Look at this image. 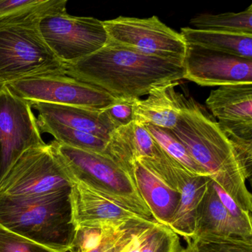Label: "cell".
Returning a JSON list of instances; mask_svg holds the SVG:
<instances>
[{"label": "cell", "mask_w": 252, "mask_h": 252, "mask_svg": "<svg viewBox=\"0 0 252 252\" xmlns=\"http://www.w3.org/2000/svg\"><path fill=\"white\" fill-rule=\"evenodd\" d=\"M37 26L45 44L64 64L94 54L108 41L103 21L69 15L67 11L45 16Z\"/></svg>", "instance_id": "cell-8"}, {"label": "cell", "mask_w": 252, "mask_h": 252, "mask_svg": "<svg viewBox=\"0 0 252 252\" xmlns=\"http://www.w3.org/2000/svg\"><path fill=\"white\" fill-rule=\"evenodd\" d=\"M153 219H141L103 228L101 241L94 249L79 252H122Z\"/></svg>", "instance_id": "cell-25"}, {"label": "cell", "mask_w": 252, "mask_h": 252, "mask_svg": "<svg viewBox=\"0 0 252 252\" xmlns=\"http://www.w3.org/2000/svg\"><path fill=\"white\" fill-rule=\"evenodd\" d=\"M160 148L171 158L193 175L209 176L204 170L191 158L184 145L169 132L153 125H144Z\"/></svg>", "instance_id": "cell-27"}, {"label": "cell", "mask_w": 252, "mask_h": 252, "mask_svg": "<svg viewBox=\"0 0 252 252\" xmlns=\"http://www.w3.org/2000/svg\"><path fill=\"white\" fill-rule=\"evenodd\" d=\"M160 147L144 125L134 121L112 132L107 142L106 156L130 172L135 160L153 158L158 156Z\"/></svg>", "instance_id": "cell-14"}, {"label": "cell", "mask_w": 252, "mask_h": 252, "mask_svg": "<svg viewBox=\"0 0 252 252\" xmlns=\"http://www.w3.org/2000/svg\"><path fill=\"white\" fill-rule=\"evenodd\" d=\"M187 241L182 252H252V237L203 235Z\"/></svg>", "instance_id": "cell-26"}, {"label": "cell", "mask_w": 252, "mask_h": 252, "mask_svg": "<svg viewBox=\"0 0 252 252\" xmlns=\"http://www.w3.org/2000/svg\"><path fill=\"white\" fill-rule=\"evenodd\" d=\"M211 181L209 176L192 175L180 191L181 199L168 227L186 240L194 235L197 207Z\"/></svg>", "instance_id": "cell-20"}, {"label": "cell", "mask_w": 252, "mask_h": 252, "mask_svg": "<svg viewBox=\"0 0 252 252\" xmlns=\"http://www.w3.org/2000/svg\"><path fill=\"white\" fill-rule=\"evenodd\" d=\"M184 79L203 87L252 84V60L187 45Z\"/></svg>", "instance_id": "cell-11"}, {"label": "cell", "mask_w": 252, "mask_h": 252, "mask_svg": "<svg viewBox=\"0 0 252 252\" xmlns=\"http://www.w3.org/2000/svg\"><path fill=\"white\" fill-rule=\"evenodd\" d=\"M169 131L211 180L243 210L252 214V194L246 187V178L234 147L204 107L184 96L179 120Z\"/></svg>", "instance_id": "cell-2"}, {"label": "cell", "mask_w": 252, "mask_h": 252, "mask_svg": "<svg viewBox=\"0 0 252 252\" xmlns=\"http://www.w3.org/2000/svg\"><path fill=\"white\" fill-rule=\"evenodd\" d=\"M183 249L178 235L153 219L122 252H182Z\"/></svg>", "instance_id": "cell-22"}, {"label": "cell", "mask_w": 252, "mask_h": 252, "mask_svg": "<svg viewBox=\"0 0 252 252\" xmlns=\"http://www.w3.org/2000/svg\"><path fill=\"white\" fill-rule=\"evenodd\" d=\"M178 82L160 85L150 91L145 99L134 101L135 122L162 129L175 128L182 112L184 95L175 91Z\"/></svg>", "instance_id": "cell-15"}, {"label": "cell", "mask_w": 252, "mask_h": 252, "mask_svg": "<svg viewBox=\"0 0 252 252\" xmlns=\"http://www.w3.org/2000/svg\"><path fill=\"white\" fill-rule=\"evenodd\" d=\"M70 181L51 144L25 152L0 179V195L44 197L71 189Z\"/></svg>", "instance_id": "cell-6"}, {"label": "cell", "mask_w": 252, "mask_h": 252, "mask_svg": "<svg viewBox=\"0 0 252 252\" xmlns=\"http://www.w3.org/2000/svg\"><path fill=\"white\" fill-rule=\"evenodd\" d=\"M132 177L153 219L168 227L176 212L181 194L138 160L132 165Z\"/></svg>", "instance_id": "cell-16"}, {"label": "cell", "mask_w": 252, "mask_h": 252, "mask_svg": "<svg viewBox=\"0 0 252 252\" xmlns=\"http://www.w3.org/2000/svg\"><path fill=\"white\" fill-rule=\"evenodd\" d=\"M206 105L224 132L252 139V84L219 87L211 91Z\"/></svg>", "instance_id": "cell-13"}, {"label": "cell", "mask_w": 252, "mask_h": 252, "mask_svg": "<svg viewBox=\"0 0 252 252\" xmlns=\"http://www.w3.org/2000/svg\"><path fill=\"white\" fill-rule=\"evenodd\" d=\"M67 0H0V26L37 23L48 14L67 11Z\"/></svg>", "instance_id": "cell-21"}, {"label": "cell", "mask_w": 252, "mask_h": 252, "mask_svg": "<svg viewBox=\"0 0 252 252\" xmlns=\"http://www.w3.org/2000/svg\"><path fill=\"white\" fill-rule=\"evenodd\" d=\"M192 29L237 34L252 35V5L239 13H202L190 20Z\"/></svg>", "instance_id": "cell-23"}, {"label": "cell", "mask_w": 252, "mask_h": 252, "mask_svg": "<svg viewBox=\"0 0 252 252\" xmlns=\"http://www.w3.org/2000/svg\"><path fill=\"white\" fill-rule=\"evenodd\" d=\"M38 112V121L60 124L108 141L113 131L101 110L46 103H30Z\"/></svg>", "instance_id": "cell-17"}, {"label": "cell", "mask_w": 252, "mask_h": 252, "mask_svg": "<svg viewBox=\"0 0 252 252\" xmlns=\"http://www.w3.org/2000/svg\"><path fill=\"white\" fill-rule=\"evenodd\" d=\"M10 89L29 103H46L103 110L116 99L104 90L67 75L36 76L17 81Z\"/></svg>", "instance_id": "cell-10"}, {"label": "cell", "mask_w": 252, "mask_h": 252, "mask_svg": "<svg viewBox=\"0 0 252 252\" xmlns=\"http://www.w3.org/2000/svg\"><path fill=\"white\" fill-rule=\"evenodd\" d=\"M203 235L252 237V232L231 218L214 189L212 181L197 207L192 238Z\"/></svg>", "instance_id": "cell-18"}, {"label": "cell", "mask_w": 252, "mask_h": 252, "mask_svg": "<svg viewBox=\"0 0 252 252\" xmlns=\"http://www.w3.org/2000/svg\"><path fill=\"white\" fill-rule=\"evenodd\" d=\"M212 185L216 191L220 200L228 211L231 218L242 227L252 232V214L248 213L241 209L228 194H227L218 184L212 181Z\"/></svg>", "instance_id": "cell-30"}, {"label": "cell", "mask_w": 252, "mask_h": 252, "mask_svg": "<svg viewBox=\"0 0 252 252\" xmlns=\"http://www.w3.org/2000/svg\"><path fill=\"white\" fill-rule=\"evenodd\" d=\"M108 41L147 57L184 64L187 44L181 33L150 18L121 17L103 21Z\"/></svg>", "instance_id": "cell-7"}, {"label": "cell", "mask_w": 252, "mask_h": 252, "mask_svg": "<svg viewBox=\"0 0 252 252\" xmlns=\"http://www.w3.org/2000/svg\"><path fill=\"white\" fill-rule=\"evenodd\" d=\"M37 122L41 133L44 132L53 135L55 141L60 144L72 148L94 152L106 156L108 141L103 138L60 124L38 120Z\"/></svg>", "instance_id": "cell-24"}, {"label": "cell", "mask_w": 252, "mask_h": 252, "mask_svg": "<svg viewBox=\"0 0 252 252\" xmlns=\"http://www.w3.org/2000/svg\"><path fill=\"white\" fill-rule=\"evenodd\" d=\"M45 144L30 103L0 87V179L25 152Z\"/></svg>", "instance_id": "cell-9"}, {"label": "cell", "mask_w": 252, "mask_h": 252, "mask_svg": "<svg viewBox=\"0 0 252 252\" xmlns=\"http://www.w3.org/2000/svg\"><path fill=\"white\" fill-rule=\"evenodd\" d=\"M181 35L187 45L213 52L252 60V35L182 28Z\"/></svg>", "instance_id": "cell-19"}, {"label": "cell", "mask_w": 252, "mask_h": 252, "mask_svg": "<svg viewBox=\"0 0 252 252\" xmlns=\"http://www.w3.org/2000/svg\"><path fill=\"white\" fill-rule=\"evenodd\" d=\"M0 252H58L0 225Z\"/></svg>", "instance_id": "cell-28"}, {"label": "cell", "mask_w": 252, "mask_h": 252, "mask_svg": "<svg viewBox=\"0 0 252 252\" xmlns=\"http://www.w3.org/2000/svg\"><path fill=\"white\" fill-rule=\"evenodd\" d=\"M65 74L116 98L137 99L160 85L184 79L183 63L147 57L107 41L96 52L64 64Z\"/></svg>", "instance_id": "cell-1"}, {"label": "cell", "mask_w": 252, "mask_h": 252, "mask_svg": "<svg viewBox=\"0 0 252 252\" xmlns=\"http://www.w3.org/2000/svg\"><path fill=\"white\" fill-rule=\"evenodd\" d=\"M51 147L73 184L104 194L132 212L153 219L130 172L105 155L51 141Z\"/></svg>", "instance_id": "cell-4"}, {"label": "cell", "mask_w": 252, "mask_h": 252, "mask_svg": "<svg viewBox=\"0 0 252 252\" xmlns=\"http://www.w3.org/2000/svg\"><path fill=\"white\" fill-rule=\"evenodd\" d=\"M134 101L135 99L116 98L114 102L101 110L113 130L134 122Z\"/></svg>", "instance_id": "cell-29"}, {"label": "cell", "mask_w": 252, "mask_h": 252, "mask_svg": "<svg viewBox=\"0 0 252 252\" xmlns=\"http://www.w3.org/2000/svg\"><path fill=\"white\" fill-rule=\"evenodd\" d=\"M73 220L78 231L123 225L131 221L147 219L122 206L116 200L80 184L70 190Z\"/></svg>", "instance_id": "cell-12"}, {"label": "cell", "mask_w": 252, "mask_h": 252, "mask_svg": "<svg viewBox=\"0 0 252 252\" xmlns=\"http://www.w3.org/2000/svg\"><path fill=\"white\" fill-rule=\"evenodd\" d=\"M70 190L44 197L0 195V225L58 252L76 247Z\"/></svg>", "instance_id": "cell-3"}, {"label": "cell", "mask_w": 252, "mask_h": 252, "mask_svg": "<svg viewBox=\"0 0 252 252\" xmlns=\"http://www.w3.org/2000/svg\"><path fill=\"white\" fill-rule=\"evenodd\" d=\"M38 23L0 26V87L36 76L66 75L42 39Z\"/></svg>", "instance_id": "cell-5"}]
</instances>
